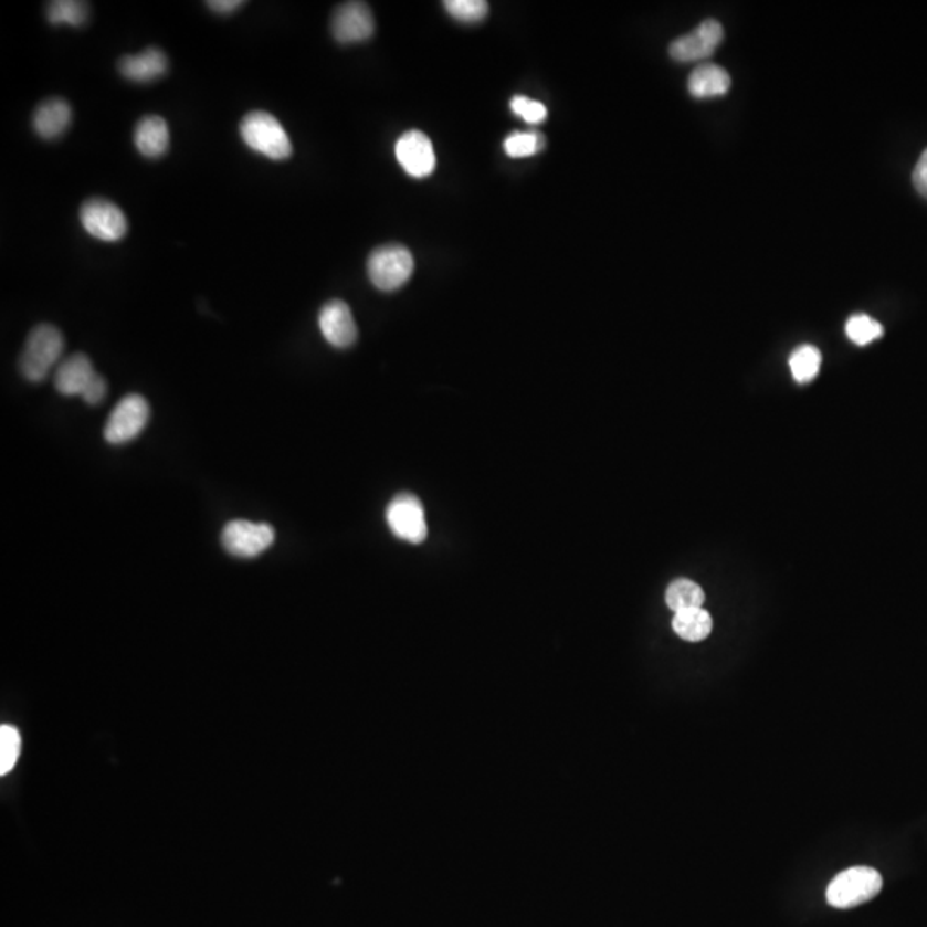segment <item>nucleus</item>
<instances>
[{
  "instance_id": "f257e3e1",
  "label": "nucleus",
  "mask_w": 927,
  "mask_h": 927,
  "mask_svg": "<svg viewBox=\"0 0 927 927\" xmlns=\"http://www.w3.org/2000/svg\"><path fill=\"white\" fill-rule=\"evenodd\" d=\"M62 352H64V337L61 330L54 325H36L28 335L21 355L20 370L28 381L40 383L45 380L54 370V366L61 365Z\"/></svg>"
},
{
  "instance_id": "f03ea898",
  "label": "nucleus",
  "mask_w": 927,
  "mask_h": 927,
  "mask_svg": "<svg viewBox=\"0 0 927 927\" xmlns=\"http://www.w3.org/2000/svg\"><path fill=\"white\" fill-rule=\"evenodd\" d=\"M239 131L247 148L270 160H285L293 155V143L284 126L268 112H250L241 120Z\"/></svg>"
},
{
  "instance_id": "7ed1b4c3",
  "label": "nucleus",
  "mask_w": 927,
  "mask_h": 927,
  "mask_svg": "<svg viewBox=\"0 0 927 927\" xmlns=\"http://www.w3.org/2000/svg\"><path fill=\"white\" fill-rule=\"evenodd\" d=\"M882 888V874L870 866H855L833 877L828 885L826 900L835 908L857 907L876 898Z\"/></svg>"
},
{
  "instance_id": "20e7f679",
  "label": "nucleus",
  "mask_w": 927,
  "mask_h": 927,
  "mask_svg": "<svg viewBox=\"0 0 927 927\" xmlns=\"http://www.w3.org/2000/svg\"><path fill=\"white\" fill-rule=\"evenodd\" d=\"M414 259L402 244H386L377 247L368 259V277L377 289L393 293L411 278Z\"/></svg>"
},
{
  "instance_id": "39448f33",
  "label": "nucleus",
  "mask_w": 927,
  "mask_h": 927,
  "mask_svg": "<svg viewBox=\"0 0 927 927\" xmlns=\"http://www.w3.org/2000/svg\"><path fill=\"white\" fill-rule=\"evenodd\" d=\"M150 420V405L139 393H129L108 415L104 436L112 445H123L139 436Z\"/></svg>"
},
{
  "instance_id": "423d86ee",
  "label": "nucleus",
  "mask_w": 927,
  "mask_h": 927,
  "mask_svg": "<svg viewBox=\"0 0 927 927\" xmlns=\"http://www.w3.org/2000/svg\"><path fill=\"white\" fill-rule=\"evenodd\" d=\"M223 550L238 558H254L268 550L275 541V529L265 523H251V520H231L223 527L222 536Z\"/></svg>"
},
{
  "instance_id": "0eeeda50",
  "label": "nucleus",
  "mask_w": 927,
  "mask_h": 927,
  "mask_svg": "<svg viewBox=\"0 0 927 927\" xmlns=\"http://www.w3.org/2000/svg\"><path fill=\"white\" fill-rule=\"evenodd\" d=\"M83 228L93 238L105 243H116L127 234V219L116 203L105 198H92L80 210Z\"/></svg>"
},
{
  "instance_id": "6e6552de",
  "label": "nucleus",
  "mask_w": 927,
  "mask_h": 927,
  "mask_svg": "<svg viewBox=\"0 0 927 927\" xmlns=\"http://www.w3.org/2000/svg\"><path fill=\"white\" fill-rule=\"evenodd\" d=\"M386 517L390 531L402 541L420 545L426 539L428 526L423 504L411 493L397 495L387 507Z\"/></svg>"
},
{
  "instance_id": "1a4fd4ad",
  "label": "nucleus",
  "mask_w": 927,
  "mask_h": 927,
  "mask_svg": "<svg viewBox=\"0 0 927 927\" xmlns=\"http://www.w3.org/2000/svg\"><path fill=\"white\" fill-rule=\"evenodd\" d=\"M724 35L720 21L705 20L689 33L670 43L668 52L678 62L705 61L715 54L718 45L724 42Z\"/></svg>"
},
{
  "instance_id": "9d476101",
  "label": "nucleus",
  "mask_w": 927,
  "mask_h": 927,
  "mask_svg": "<svg viewBox=\"0 0 927 927\" xmlns=\"http://www.w3.org/2000/svg\"><path fill=\"white\" fill-rule=\"evenodd\" d=\"M397 162L411 178L423 179L435 172L436 157L433 143L423 131L404 133L396 143Z\"/></svg>"
},
{
  "instance_id": "9b49d317",
  "label": "nucleus",
  "mask_w": 927,
  "mask_h": 927,
  "mask_svg": "<svg viewBox=\"0 0 927 927\" xmlns=\"http://www.w3.org/2000/svg\"><path fill=\"white\" fill-rule=\"evenodd\" d=\"M331 33L340 43H359L371 39L375 33V18L370 6L365 2H346L339 6L331 18Z\"/></svg>"
},
{
  "instance_id": "f8f14e48",
  "label": "nucleus",
  "mask_w": 927,
  "mask_h": 927,
  "mask_svg": "<svg viewBox=\"0 0 927 927\" xmlns=\"http://www.w3.org/2000/svg\"><path fill=\"white\" fill-rule=\"evenodd\" d=\"M318 325L325 340L337 349H347L358 340L355 316L344 301H328L319 312Z\"/></svg>"
},
{
  "instance_id": "ddd939ff",
  "label": "nucleus",
  "mask_w": 927,
  "mask_h": 927,
  "mask_svg": "<svg viewBox=\"0 0 927 927\" xmlns=\"http://www.w3.org/2000/svg\"><path fill=\"white\" fill-rule=\"evenodd\" d=\"M97 378L98 373L93 368L92 359L83 352H76L57 366L54 386L62 396H80L83 399Z\"/></svg>"
},
{
  "instance_id": "4468645a",
  "label": "nucleus",
  "mask_w": 927,
  "mask_h": 927,
  "mask_svg": "<svg viewBox=\"0 0 927 927\" xmlns=\"http://www.w3.org/2000/svg\"><path fill=\"white\" fill-rule=\"evenodd\" d=\"M169 70L167 55L160 49H145L136 55H126L119 61V71L133 83H150L162 77Z\"/></svg>"
},
{
  "instance_id": "2eb2a0df",
  "label": "nucleus",
  "mask_w": 927,
  "mask_h": 927,
  "mask_svg": "<svg viewBox=\"0 0 927 927\" xmlns=\"http://www.w3.org/2000/svg\"><path fill=\"white\" fill-rule=\"evenodd\" d=\"M73 119L70 104L62 98H51L39 105L33 114V129L43 139H55L64 135Z\"/></svg>"
},
{
  "instance_id": "dca6fc26",
  "label": "nucleus",
  "mask_w": 927,
  "mask_h": 927,
  "mask_svg": "<svg viewBox=\"0 0 927 927\" xmlns=\"http://www.w3.org/2000/svg\"><path fill=\"white\" fill-rule=\"evenodd\" d=\"M135 145L147 158H160L170 145L169 126L158 116H145L135 127Z\"/></svg>"
},
{
  "instance_id": "f3484780",
  "label": "nucleus",
  "mask_w": 927,
  "mask_h": 927,
  "mask_svg": "<svg viewBox=\"0 0 927 927\" xmlns=\"http://www.w3.org/2000/svg\"><path fill=\"white\" fill-rule=\"evenodd\" d=\"M730 74L724 67L705 62L691 73L687 88L696 98L721 97L730 89Z\"/></svg>"
},
{
  "instance_id": "a211bd4d",
  "label": "nucleus",
  "mask_w": 927,
  "mask_h": 927,
  "mask_svg": "<svg viewBox=\"0 0 927 927\" xmlns=\"http://www.w3.org/2000/svg\"><path fill=\"white\" fill-rule=\"evenodd\" d=\"M675 634L689 643L705 641L713 631V619L705 609H691L675 613L672 620Z\"/></svg>"
},
{
  "instance_id": "6ab92c4d",
  "label": "nucleus",
  "mask_w": 927,
  "mask_h": 927,
  "mask_svg": "<svg viewBox=\"0 0 927 927\" xmlns=\"http://www.w3.org/2000/svg\"><path fill=\"white\" fill-rule=\"evenodd\" d=\"M666 604L672 612H684V610L703 609L706 597L699 584L689 579H677L666 589Z\"/></svg>"
},
{
  "instance_id": "aec40b11",
  "label": "nucleus",
  "mask_w": 927,
  "mask_h": 927,
  "mask_svg": "<svg viewBox=\"0 0 927 927\" xmlns=\"http://www.w3.org/2000/svg\"><path fill=\"white\" fill-rule=\"evenodd\" d=\"M89 6L80 0H55L46 6V18L52 24L83 27L88 21Z\"/></svg>"
},
{
  "instance_id": "412c9836",
  "label": "nucleus",
  "mask_w": 927,
  "mask_h": 927,
  "mask_svg": "<svg viewBox=\"0 0 927 927\" xmlns=\"http://www.w3.org/2000/svg\"><path fill=\"white\" fill-rule=\"evenodd\" d=\"M790 370L799 383H808L820 373L821 352L814 346H801L790 356Z\"/></svg>"
},
{
  "instance_id": "4be33fe9",
  "label": "nucleus",
  "mask_w": 927,
  "mask_h": 927,
  "mask_svg": "<svg viewBox=\"0 0 927 927\" xmlns=\"http://www.w3.org/2000/svg\"><path fill=\"white\" fill-rule=\"evenodd\" d=\"M547 145V138L538 131H516L504 141L505 154L513 158L533 157Z\"/></svg>"
},
{
  "instance_id": "5701e85b",
  "label": "nucleus",
  "mask_w": 927,
  "mask_h": 927,
  "mask_svg": "<svg viewBox=\"0 0 927 927\" xmlns=\"http://www.w3.org/2000/svg\"><path fill=\"white\" fill-rule=\"evenodd\" d=\"M845 331L852 343L857 344V346H867L873 340L879 339L885 334V328H883L879 322L871 318V316L858 313V315L849 318L845 325Z\"/></svg>"
},
{
  "instance_id": "b1692460",
  "label": "nucleus",
  "mask_w": 927,
  "mask_h": 927,
  "mask_svg": "<svg viewBox=\"0 0 927 927\" xmlns=\"http://www.w3.org/2000/svg\"><path fill=\"white\" fill-rule=\"evenodd\" d=\"M446 12L461 23H482L488 15V2L485 0H446Z\"/></svg>"
},
{
  "instance_id": "393cba45",
  "label": "nucleus",
  "mask_w": 927,
  "mask_h": 927,
  "mask_svg": "<svg viewBox=\"0 0 927 927\" xmlns=\"http://www.w3.org/2000/svg\"><path fill=\"white\" fill-rule=\"evenodd\" d=\"M21 735L12 725L0 727V775H8L20 758Z\"/></svg>"
},
{
  "instance_id": "a878e982",
  "label": "nucleus",
  "mask_w": 927,
  "mask_h": 927,
  "mask_svg": "<svg viewBox=\"0 0 927 927\" xmlns=\"http://www.w3.org/2000/svg\"><path fill=\"white\" fill-rule=\"evenodd\" d=\"M510 108L516 116L523 117L526 123L535 124V126L547 120V107L541 102L531 101V98L523 97V95H516L510 101Z\"/></svg>"
},
{
  "instance_id": "bb28decb",
  "label": "nucleus",
  "mask_w": 927,
  "mask_h": 927,
  "mask_svg": "<svg viewBox=\"0 0 927 927\" xmlns=\"http://www.w3.org/2000/svg\"><path fill=\"white\" fill-rule=\"evenodd\" d=\"M913 182L917 193L927 200V148L920 155L919 160H917L916 167H914Z\"/></svg>"
},
{
  "instance_id": "cd10ccee",
  "label": "nucleus",
  "mask_w": 927,
  "mask_h": 927,
  "mask_svg": "<svg viewBox=\"0 0 927 927\" xmlns=\"http://www.w3.org/2000/svg\"><path fill=\"white\" fill-rule=\"evenodd\" d=\"M207 6L212 11L220 12V14H229V12L243 8L244 2H241V0H213V2H207Z\"/></svg>"
}]
</instances>
